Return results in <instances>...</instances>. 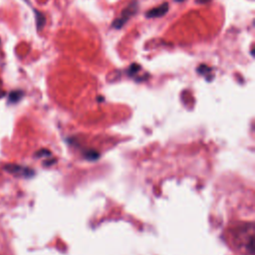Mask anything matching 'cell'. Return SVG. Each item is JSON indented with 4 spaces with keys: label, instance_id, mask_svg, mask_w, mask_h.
I'll return each instance as SVG.
<instances>
[{
    "label": "cell",
    "instance_id": "cell-1",
    "mask_svg": "<svg viewBox=\"0 0 255 255\" xmlns=\"http://www.w3.org/2000/svg\"><path fill=\"white\" fill-rule=\"evenodd\" d=\"M138 8H139L138 1H137V0H135V1H133L131 4L129 5V6H127L126 8L123 10V12H122L120 17H119L118 19H116L113 22V27H114V28H116V29L122 28V27L125 24H126L127 21L130 18H131L133 15L135 14V12L138 11Z\"/></svg>",
    "mask_w": 255,
    "mask_h": 255
},
{
    "label": "cell",
    "instance_id": "cell-2",
    "mask_svg": "<svg viewBox=\"0 0 255 255\" xmlns=\"http://www.w3.org/2000/svg\"><path fill=\"white\" fill-rule=\"evenodd\" d=\"M169 11V3H162L160 6L153 8L149 10L148 12L145 13L146 18H156V17H161L165 14H166V12Z\"/></svg>",
    "mask_w": 255,
    "mask_h": 255
},
{
    "label": "cell",
    "instance_id": "cell-10",
    "mask_svg": "<svg viewBox=\"0 0 255 255\" xmlns=\"http://www.w3.org/2000/svg\"><path fill=\"white\" fill-rule=\"evenodd\" d=\"M175 1H177V2H181V1H183V0H175Z\"/></svg>",
    "mask_w": 255,
    "mask_h": 255
},
{
    "label": "cell",
    "instance_id": "cell-3",
    "mask_svg": "<svg viewBox=\"0 0 255 255\" xmlns=\"http://www.w3.org/2000/svg\"><path fill=\"white\" fill-rule=\"evenodd\" d=\"M4 170L6 171L9 173H12V175H16V176H29V170L26 169V167L20 166L17 165H7L4 166Z\"/></svg>",
    "mask_w": 255,
    "mask_h": 255
},
{
    "label": "cell",
    "instance_id": "cell-7",
    "mask_svg": "<svg viewBox=\"0 0 255 255\" xmlns=\"http://www.w3.org/2000/svg\"><path fill=\"white\" fill-rule=\"evenodd\" d=\"M140 70V65L137 64V63H134V64L131 65V67H130V69H129V74L132 76V75H134L135 73H138Z\"/></svg>",
    "mask_w": 255,
    "mask_h": 255
},
{
    "label": "cell",
    "instance_id": "cell-5",
    "mask_svg": "<svg viewBox=\"0 0 255 255\" xmlns=\"http://www.w3.org/2000/svg\"><path fill=\"white\" fill-rule=\"evenodd\" d=\"M23 96V92L22 91H13L12 93H10L9 95V102L16 103L18 102Z\"/></svg>",
    "mask_w": 255,
    "mask_h": 255
},
{
    "label": "cell",
    "instance_id": "cell-4",
    "mask_svg": "<svg viewBox=\"0 0 255 255\" xmlns=\"http://www.w3.org/2000/svg\"><path fill=\"white\" fill-rule=\"evenodd\" d=\"M34 13H35V18H36V26H37V30L41 31L43 29V27L45 26L46 23V17L45 15L42 12L38 11V10L34 9Z\"/></svg>",
    "mask_w": 255,
    "mask_h": 255
},
{
    "label": "cell",
    "instance_id": "cell-8",
    "mask_svg": "<svg viewBox=\"0 0 255 255\" xmlns=\"http://www.w3.org/2000/svg\"><path fill=\"white\" fill-rule=\"evenodd\" d=\"M209 1H210V0H197L198 3H207Z\"/></svg>",
    "mask_w": 255,
    "mask_h": 255
},
{
    "label": "cell",
    "instance_id": "cell-9",
    "mask_svg": "<svg viewBox=\"0 0 255 255\" xmlns=\"http://www.w3.org/2000/svg\"><path fill=\"white\" fill-rule=\"evenodd\" d=\"M24 1H25L26 3H28V4H30V1H29V0H24Z\"/></svg>",
    "mask_w": 255,
    "mask_h": 255
},
{
    "label": "cell",
    "instance_id": "cell-6",
    "mask_svg": "<svg viewBox=\"0 0 255 255\" xmlns=\"http://www.w3.org/2000/svg\"><path fill=\"white\" fill-rule=\"evenodd\" d=\"M197 72L199 74H201V75H207V74H208V73L211 72V68L208 67V66H207V65L202 64V65H200V66L197 68Z\"/></svg>",
    "mask_w": 255,
    "mask_h": 255
}]
</instances>
